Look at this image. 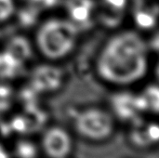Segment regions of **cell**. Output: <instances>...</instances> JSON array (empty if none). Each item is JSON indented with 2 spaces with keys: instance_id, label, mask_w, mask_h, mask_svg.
Instances as JSON below:
<instances>
[{
  "instance_id": "cell-1",
  "label": "cell",
  "mask_w": 159,
  "mask_h": 158,
  "mask_svg": "<svg viewBox=\"0 0 159 158\" xmlns=\"http://www.w3.org/2000/svg\"><path fill=\"white\" fill-rule=\"evenodd\" d=\"M149 69L144 39L133 30L120 31L103 44L96 60V71L105 83L128 87L142 80Z\"/></svg>"
},
{
  "instance_id": "cell-2",
  "label": "cell",
  "mask_w": 159,
  "mask_h": 158,
  "mask_svg": "<svg viewBox=\"0 0 159 158\" xmlns=\"http://www.w3.org/2000/svg\"><path fill=\"white\" fill-rule=\"evenodd\" d=\"M78 27L68 18L53 17L37 28L34 45L46 60L56 61L69 56L77 45Z\"/></svg>"
},
{
  "instance_id": "cell-3",
  "label": "cell",
  "mask_w": 159,
  "mask_h": 158,
  "mask_svg": "<svg viewBox=\"0 0 159 158\" xmlns=\"http://www.w3.org/2000/svg\"><path fill=\"white\" fill-rule=\"evenodd\" d=\"M77 133L90 141L100 142L108 139L114 132L113 116L101 108H88L80 112L75 121Z\"/></svg>"
},
{
  "instance_id": "cell-4",
  "label": "cell",
  "mask_w": 159,
  "mask_h": 158,
  "mask_svg": "<svg viewBox=\"0 0 159 158\" xmlns=\"http://www.w3.org/2000/svg\"><path fill=\"white\" fill-rule=\"evenodd\" d=\"M72 147L71 136L61 128H50L43 135L42 148L49 158H67Z\"/></svg>"
},
{
  "instance_id": "cell-5",
  "label": "cell",
  "mask_w": 159,
  "mask_h": 158,
  "mask_svg": "<svg viewBox=\"0 0 159 158\" xmlns=\"http://www.w3.org/2000/svg\"><path fill=\"white\" fill-rule=\"evenodd\" d=\"M62 83V74L53 65H40L31 75V86L40 92H52L57 90Z\"/></svg>"
},
{
  "instance_id": "cell-6",
  "label": "cell",
  "mask_w": 159,
  "mask_h": 158,
  "mask_svg": "<svg viewBox=\"0 0 159 158\" xmlns=\"http://www.w3.org/2000/svg\"><path fill=\"white\" fill-rule=\"evenodd\" d=\"M68 19L77 27L89 22L93 16V0H68L66 4Z\"/></svg>"
},
{
  "instance_id": "cell-7",
  "label": "cell",
  "mask_w": 159,
  "mask_h": 158,
  "mask_svg": "<svg viewBox=\"0 0 159 158\" xmlns=\"http://www.w3.org/2000/svg\"><path fill=\"white\" fill-rule=\"evenodd\" d=\"M31 51L30 43L22 37H16L11 40L6 50V52L22 64L31 57Z\"/></svg>"
},
{
  "instance_id": "cell-8",
  "label": "cell",
  "mask_w": 159,
  "mask_h": 158,
  "mask_svg": "<svg viewBox=\"0 0 159 158\" xmlns=\"http://www.w3.org/2000/svg\"><path fill=\"white\" fill-rule=\"evenodd\" d=\"M158 128L156 124L148 125L143 129L135 130L133 141L137 145H148L157 142L158 140Z\"/></svg>"
},
{
  "instance_id": "cell-9",
  "label": "cell",
  "mask_w": 159,
  "mask_h": 158,
  "mask_svg": "<svg viewBox=\"0 0 159 158\" xmlns=\"http://www.w3.org/2000/svg\"><path fill=\"white\" fill-rule=\"evenodd\" d=\"M135 21L138 27L142 29H151L156 24V16L149 10H138L135 13Z\"/></svg>"
},
{
  "instance_id": "cell-10",
  "label": "cell",
  "mask_w": 159,
  "mask_h": 158,
  "mask_svg": "<svg viewBox=\"0 0 159 158\" xmlns=\"http://www.w3.org/2000/svg\"><path fill=\"white\" fill-rule=\"evenodd\" d=\"M16 10L14 0H0V22L11 18Z\"/></svg>"
},
{
  "instance_id": "cell-11",
  "label": "cell",
  "mask_w": 159,
  "mask_h": 158,
  "mask_svg": "<svg viewBox=\"0 0 159 158\" xmlns=\"http://www.w3.org/2000/svg\"><path fill=\"white\" fill-rule=\"evenodd\" d=\"M104 6L113 12H121L128 5L127 0H103Z\"/></svg>"
},
{
  "instance_id": "cell-12",
  "label": "cell",
  "mask_w": 159,
  "mask_h": 158,
  "mask_svg": "<svg viewBox=\"0 0 159 158\" xmlns=\"http://www.w3.org/2000/svg\"><path fill=\"white\" fill-rule=\"evenodd\" d=\"M21 1H23L24 3L29 4V5H35V4H40V3H42L43 0H21Z\"/></svg>"
}]
</instances>
